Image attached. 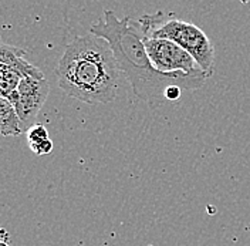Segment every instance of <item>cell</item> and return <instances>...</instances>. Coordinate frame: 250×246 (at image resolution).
I'll return each mask as SVG.
<instances>
[{
  "instance_id": "obj_1",
  "label": "cell",
  "mask_w": 250,
  "mask_h": 246,
  "mask_svg": "<svg viewBox=\"0 0 250 246\" xmlns=\"http://www.w3.org/2000/svg\"><path fill=\"white\" fill-rule=\"evenodd\" d=\"M90 33L108 43L120 70L126 76L135 95L151 108L162 106L167 101V92L172 87L189 91L198 90L209 77L205 71L192 74L158 71L145 50V34L140 22L128 16L120 19L112 10H105L104 19L91 24Z\"/></svg>"
},
{
  "instance_id": "obj_2",
  "label": "cell",
  "mask_w": 250,
  "mask_h": 246,
  "mask_svg": "<svg viewBox=\"0 0 250 246\" xmlns=\"http://www.w3.org/2000/svg\"><path fill=\"white\" fill-rule=\"evenodd\" d=\"M120 66L109 45L91 33L76 37L56 67L62 91L85 104H107L117 97Z\"/></svg>"
},
{
  "instance_id": "obj_3",
  "label": "cell",
  "mask_w": 250,
  "mask_h": 246,
  "mask_svg": "<svg viewBox=\"0 0 250 246\" xmlns=\"http://www.w3.org/2000/svg\"><path fill=\"white\" fill-rule=\"evenodd\" d=\"M140 26L145 37L167 39L176 43L193 57L198 66L209 76L213 71L215 48L208 34L196 24L178 19H167L164 12L141 17Z\"/></svg>"
},
{
  "instance_id": "obj_4",
  "label": "cell",
  "mask_w": 250,
  "mask_h": 246,
  "mask_svg": "<svg viewBox=\"0 0 250 246\" xmlns=\"http://www.w3.org/2000/svg\"><path fill=\"white\" fill-rule=\"evenodd\" d=\"M144 45L152 66L161 73L192 74L196 71H203L187 50L171 40L144 37Z\"/></svg>"
},
{
  "instance_id": "obj_5",
  "label": "cell",
  "mask_w": 250,
  "mask_h": 246,
  "mask_svg": "<svg viewBox=\"0 0 250 246\" xmlns=\"http://www.w3.org/2000/svg\"><path fill=\"white\" fill-rule=\"evenodd\" d=\"M50 92V84L46 78H21L13 100L10 101L16 108L23 133H27L44 106Z\"/></svg>"
},
{
  "instance_id": "obj_6",
  "label": "cell",
  "mask_w": 250,
  "mask_h": 246,
  "mask_svg": "<svg viewBox=\"0 0 250 246\" xmlns=\"http://www.w3.org/2000/svg\"><path fill=\"white\" fill-rule=\"evenodd\" d=\"M26 51L23 48L10 46L0 42V63L12 67L13 70L19 71L23 77L44 78V74L40 68L33 66L24 59Z\"/></svg>"
},
{
  "instance_id": "obj_7",
  "label": "cell",
  "mask_w": 250,
  "mask_h": 246,
  "mask_svg": "<svg viewBox=\"0 0 250 246\" xmlns=\"http://www.w3.org/2000/svg\"><path fill=\"white\" fill-rule=\"evenodd\" d=\"M21 133L15 106L9 100L0 97V134L3 137H16Z\"/></svg>"
},
{
  "instance_id": "obj_8",
  "label": "cell",
  "mask_w": 250,
  "mask_h": 246,
  "mask_svg": "<svg viewBox=\"0 0 250 246\" xmlns=\"http://www.w3.org/2000/svg\"><path fill=\"white\" fill-rule=\"evenodd\" d=\"M21 78L24 77L19 71L0 63V97L12 101Z\"/></svg>"
},
{
  "instance_id": "obj_9",
  "label": "cell",
  "mask_w": 250,
  "mask_h": 246,
  "mask_svg": "<svg viewBox=\"0 0 250 246\" xmlns=\"http://www.w3.org/2000/svg\"><path fill=\"white\" fill-rule=\"evenodd\" d=\"M47 139H50L48 137V131L43 124H34L30 130L27 131V141H29V145H37L40 142H44Z\"/></svg>"
},
{
  "instance_id": "obj_10",
  "label": "cell",
  "mask_w": 250,
  "mask_h": 246,
  "mask_svg": "<svg viewBox=\"0 0 250 246\" xmlns=\"http://www.w3.org/2000/svg\"><path fill=\"white\" fill-rule=\"evenodd\" d=\"M0 246H10L7 242H4V241H0Z\"/></svg>"
}]
</instances>
